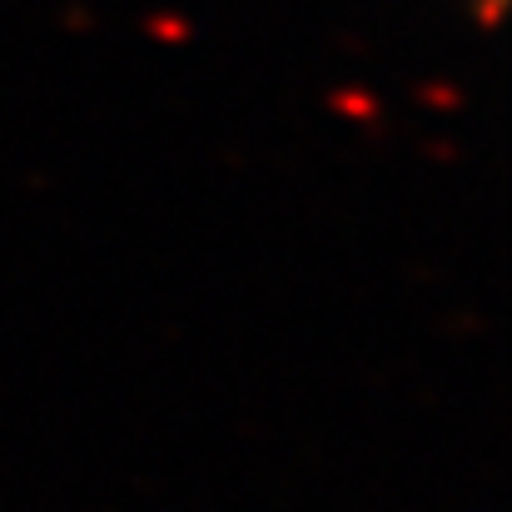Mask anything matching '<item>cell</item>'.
Listing matches in <instances>:
<instances>
[{
  "mask_svg": "<svg viewBox=\"0 0 512 512\" xmlns=\"http://www.w3.org/2000/svg\"><path fill=\"white\" fill-rule=\"evenodd\" d=\"M483 5H488V10H493V5H498V0H483Z\"/></svg>",
  "mask_w": 512,
  "mask_h": 512,
  "instance_id": "obj_1",
  "label": "cell"
}]
</instances>
